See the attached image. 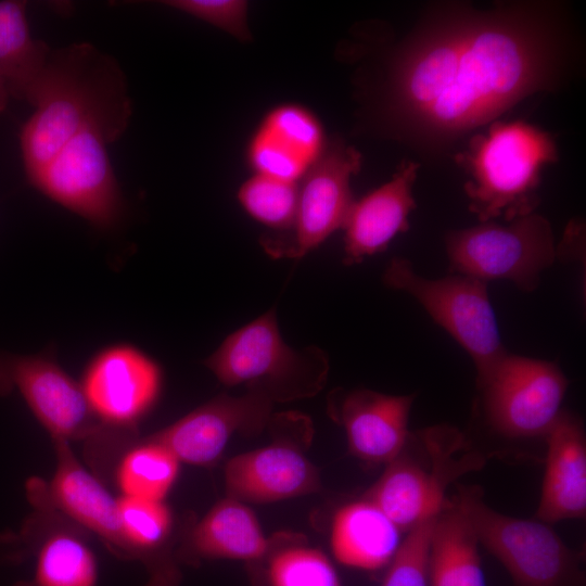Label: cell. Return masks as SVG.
<instances>
[{
	"label": "cell",
	"mask_w": 586,
	"mask_h": 586,
	"mask_svg": "<svg viewBox=\"0 0 586 586\" xmlns=\"http://www.w3.org/2000/svg\"><path fill=\"white\" fill-rule=\"evenodd\" d=\"M555 60L550 37L530 16L457 10L422 29L398 55L391 105L412 130L462 135L546 89Z\"/></svg>",
	"instance_id": "obj_1"
},
{
	"label": "cell",
	"mask_w": 586,
	"mask_h": 586,
	"mask_svg": "<svg viewBox=\"0 0 586 586\" xmlns=\"http://www.w3.org/2000/svg\"><path fill=\"white\" fill-rule=\"evenodd\" d=\"M127 88L112 58L90 43L51 50L29 104L35 107L20 132L27 180H31L116 92Z\"/></svg>",
	"instance_id": "obj_2"
},
{
	"label": "cell",
	"mask_w": 586,
	"mask_h": 586,
	"mask_svg": "<svg viewBox=\"0 0 586 586\" xmlns=\"http://www.w3.org/2000/svg\"><path fill=\"white\" fill-rule=\"evenodd\" d=\"M558 160L552 136L522 120H495L455 156L468 179L469 211L480 222L534 213L544 167Z\"/></svg>",
	"instance_id": "obj_3"
},
{
	"label": "cell",
	"mask_w": 586,
	"mask_h": 586,
	"mask_svg": "<svg viewBox=\"0 0 586 586\" xmlns=\"http://www.w3.org/2000/svg\"><path fill=\"white\" fill-rule=\"evenodd\" d=\"M131 112L127 88L116 92L29 184L92 226L114 227L122 218L124 201L109 145L124 133Z\"/></svg>",
	"instance_id": "obj_4"
},
{
	"label": "cell",
	"mask_w": 586,
	"mask_h": 586,
	"mask_svg": "<svg viewBox=\"0 0 586 586\" xmlns=\"http://www.w3.org/2000/svg\"><path fill=\"white\" fill-rule=\"evenodd\" d=\"M205 366L221 384L244 385L245 391L273 404L315 396L329 373L328 356L321 348L298 349L283 341L275 309L228 335Z\"/></svg>",
	"instance_id": "obj_5"
},
{
	"label": "cell",
	"mask_w": 586,
	"mask_h": 586,
	"mask_svg": "<svg viewBox=\"0 0 586 586\" xmlns=\"http://www.w3.org/2000/svg\"><path fill=\"white\" fill-rule=\"evenodd\" d=\"M451 501L483 545L507 570L512 586H585L583 555L538 519L491 508L477 487L458 486Z\"/></svg>",
	"instance_id": "obj_6"
},
{
	"label": "cell",
	"mask_w": 586,
	"mask_h": 586,
	"mask_svg": "<svg viewBox=\"0 0 586 586\" xmlns=\"http://www.w3.org/2000/svg\"><path fill=\"white\" fill-rule=\"evenodd\" d=\"M419 436L429 454V466L412 457L405 447L385 464L380 477L362 495L405 534L434 519L449 500L446 498L448 485L464 472L477 469L483 461L474 453L459 455L464 441L451 426L435 425Z\"/></svg>",
	"instance_id": "obj_7"
},
{
	"label": "cell",
	"mask_w": 586,
	"mask_h": 586,
	"mask_svg": "<svg viewBox=\"0 0 586 586\" xmlns=\"http://www.w3.org/2000/svg\"><path fill=\"white\" fill-rule=\"evenodd\" d=\"M391 289L411 295L469 354L479 388L507 354L492 307L487 282L464 275L429 279L405 258H393L382 276Z\"/></svg>",
	"instance_id": "obj_8"
},
{
	"label": "cell",
	"mask_w": 586,
	"mask_h": 586,
	"mask_svg": "<svg viewBox=\"0 0 586 586\" xmlns=\"http://www.w3.org/2000/svg\"><path fill=\"white\" fill-rule=\"evenodd\" d=\"M506 222L485 221L448 232L445 246L450 271L486 282L509 280L532 292L558 254L551 225L535 212Z\"/></svg>",
	"instance_id": "obj_9"
},
{
	"label": "cell",
	"mask_w": 586,
	"mask_h": 586,
	"mask_svg": "<svg viewBox=\"0 0 586 586\" xmlns=\"http://www.w3.org/2000/svg\"><path fill=\"white\" fill-rule=\"evenodd\" d=\"M17 391L52 441L86 442L112 449L119 431L104 425L93 412L81 384L48 354L0 352V396Z\"/></svg>",
	"instance_id": "obj_10"
},
{
	"label": "cell",
	"mask_w": 586,
	"mask_h": 586,
	"mask_svg": "<svg viewBox=\"0 0 586 586\" xmlns=\"http://www.w3.org/2000/svg\"><path fill=\"white\" fill-rule=\"evenodd\" d=\"M270 444L229 459L224 470L227 497L246 505L311 495L321 488L318 468L306 455L310 420L298 412L275 413Z\"/></svg>",
	"instance_id": "obj_11"
},
{
	"label": "cell",
	"mask_w": 586,
	"mask_h": 586,
	"mask_svg": "<svg viewBox=\"0 0 586 586\" xmlns=\"http://www.w3.org/2000/svg\"><path fill=\"white\" fill-rule=\"evenodd\" d=\"M361 153L340 139L322 153L297 183L292 225L260 237L264 251L275 258H300L342 229L355 201L351 180L361 168Z\"/></svg>",
	"instance_id": "obj_12"
},
{
	"label": "cell",
	"mask_w": 586,
	"mask_h": 586,
	"mask_svg": "<svg viewBox=\"0 0 586 586\" xmlns=\"http://www.w3.org/2000/svg\"><path fill=\"white\" fill-rule=\"evenodd\" d=\"M566 388L555 362L509 353L480 387L488 423L511 438L545 437L562 412Z\"/></svg>",
	"instance_id": "obj_13"
},
{
	"label": "cell",
	"mask_w": 586,
	"mask_h": 586,
	"mask_svg": "<svg viewBox=\"0 0 586 586\" xmlns=\"http://www.w3.org/2000/svg\"><path fill=\"white\" fill-rule=\"evenodd\" d=\"M34 512L17 535L24 557H35L31 576L13 586H98L99 565L87 531L52 507L35 477L26 483Z\"/></svg>",
	"instance_id": "obj_14"
},
{
	"label": "cell",
	"mask_w": 586,
	"mask_h": 586,
	"mask_svg": "<svg viewBox=\"0 0 586 586\" xmlns=\"http://www.w3.org/2000/svg\"><path fill=\"white\" fill-rule=\"evenodd\" d=\"M273 405L251 391L219 394L146 438L168 448L180 462L212 467L234 435L257 434L268 428Z\"/></svg>",
	"instance_id": "obj_15"
},
{
	"label": "cell",
	"mask_w": 586,
	"mask_h": 586,
	"mask_svg": "<svg viewBox=\"0 0 586 586\" xmlns=\"http://www.w3.org/2000/svg\"><path fill=\"white\" fill-rule=\"evenodd\" d=\"M158 366L130 345H114L89 364L81 387L99 420L115 430L136 433L137 422L161 391Z\"/></svg>",
	"instance_id": "obj_16"
},
{
	"label": "cell",
	"mask_w": 586,
	"mask_h": 586,
	"mask_svg": "<svg viewBox=\"0 0 586 586\" xmlns=\"http://www.w3.org/2000/svg\"><path fill=\"white\" fill-rule=\"evenodd\" d=\"M415 395H388L368 388L335 390L330 417L345 431L349 453L368 463L386 464L406 447Z\"/></svg>",
	"instance_id": "obj_17"
},
{
	"label": "cell",
	"mask_w": 586,
	"mask_h": 586,
	"mask_svg": "<svg viewBox=\"0 0 586 586\" xmlns=\"http://www.w3.org/2000/svg\"><path fill=\"white\" fill-rule=\"evenodd\" d=\"M326 144L322 127L310 111L284 104L260 122L251 138L247 160L255 174L298 182Z\"/></svg>",
	"instance_id": "obj_18"
},
{
	"label": "cell",
	"mask_w": 586,
	"mask_h": 586,
	"mask_svg": "<svg viewBox=\"0 0 586 586\" xmlns=\"http://www.w3.org/2000/svg\"><path fill=\"white\" fill-rule=\"evenodd\" d=\"M419 167L416 162L403 161L387 182L354 201L342 228L344 264H359L384 251L398 233L409 229Z\"/></svg>",
	"instance_id": "obj_19"
},
{
	"label": "cell",
	"mask_w": 586,
	"mask_h": 586,
	"mask_svg": "<svg viewBox=\"0 0 586 586\" xmlns=\"http://www.w3.org/2000/svg\"><path fill=\"white\" fill-rule=\"evenodd\" d=\"M277 543L265 535L249 505L226 496L183 530L176 555L186 563L217 559L254 562L267 559Z\"/></svg>",
	"instance_id": "obj_20"
},
{
	"label": "cell",
	"mask_w": 586,
	"mask_h": 586,
	"mask_svg": "<svg viewBox=\"0 0 586 586\" xmlns=\"http://www.w3.org/2000/svg\"><path fill=\"white\" fill-rule=\"evenodd\" d=\"M547 456L535 518L552 524L586 512V437L582 421L562 410L546 434Z\"/></svg>",
	"instance_id": "obj_21"
},
{
	"label": "cell",
	"mask_w": 586,
	"mask_h": 586,
	"mask_svg": "<svg viewBox=\"0 0 586 586\" xmlns=\"http://www.w3.org/2000/svg\"><path fill=\"white\" fill-rule=\"evenodd\" d=\"M404 534L378 506L361 497L335 512L330 547L341 564L372 572L390 564Z\"/></svg>",
	"instance_id": "obj_22"
},
{
	"label": "cell",
	"mask_w": 586,
	"mask_h": 586,
	"mask_svg": "<svg viewBox=\"0 0 586 586\" xmlns=\"http://www.w3.org/2000/svg\"><path fill=\"white\" fill-rule=\"evenodd\" d=\"M479 540L449 499L437 514L429 551V586H486Z\"/></svg>",
	"instance_id": "obj_23"
},
{
	"label": "cell",
	"mask_w": 586,
	"mask_h": 586,
	"mask_svg": "<svg viewBox=\"0 0 586 586\" xmlns=\"http://www.w3.org/2000/svg\"><path fill=\"white\" fill-rule=\"evenodd\" d=\"M26 9V1H0V77L10 98L28 103L52 49L31 36Z\"/></svg>",
	"instance_id": "obj_24"
},
{
	"label": "cell",
	"mask_w": 586,
	"mask_h": 586,
	"mask_svg": "<svg viewBox=\"0 0 586 586\" xmlns=\"http://www.w3.org/2000/svg\"><path fill=\"white\" fill-rule=\"evenodd\" d=\"M180 463L165 446L146 437L137 440L116 464L122 496L164 500L178 477Z\"/></svg>",
	"instance_id": "obj_25"
},
{
	"label": "cell",
	"mask_w": 586,
	"mask_h": 586,
	"mask_svg": "<svg viewBox=\"0 0 586 586\" xmlns=\"http://www.w3.org/2000/svg\"><path fill=\"white\" fill-rule=\"evenodd\" d=\"M267 560L270 586H342L332 561L317 548L277 543Z\"/></svg>",
	"instance_id": "obj_26"
},
{
	"label": "cell",
	"mask_w": 586,
	"mask_h": 586,
	"mask_svg": "<svg viewBox=\"0 0 586 586\" xmlns=\"http://www.w3.org/2000/svg\"><path fill=\"white\" fill-rule=\"evenodd\" d=\"M297 183L255 174L240 187L238 199L253 218L271 229L284 231L295 216Z\"/></svg>",
	"instance_id": "obj_27"
},
{
	"label": "cell",
	"mask_w": 586,
	"mask_h": 586,
	"mask_svg": "<svg viewBox=\"0 0 586 586\" xmlns=\"http://www.w3.org/2000/svg\"><path fill=\"white\" fill-rule=\"evenodd\" d=\"M436 517L406 533L380 586H429V551Z\"/></svg>",
	"instance_id": "obj_28"
},
{
	"label": "cell",
	"mask_w": 586,
	"mask_h": 586,
	"mask_svg": "<svg viewBox=\"0 0 586 586\" xmlns=\"http://www.w3.org/2000/svg\"><path fill=\"white\" fill-rule=\"evenodd\" d=\"M164 5L206 22L232 37L251 40L247 25V2L243 0H169Z\"/></svg>",
	"instance_id": "obj_29"
},
{
	"label": "cell",
	"mask_w": 586,
	"mask_h": 586,
	"mask_svg": "<svg viewBox=\"0 0 586 586\" xmlns=\"http://www.w3.org/2000/svg\"><path fill=\"white\" fill-rule=\"evenodd\" d=\"M16 562H20V559L15 535L12 533L0 534V564Z\"/></svg>",
	"instance_id": "obj_30"
},
{
	"label": "cell",
	"mask_w": 586,
	"mask_h": 586,
	"mask_svg": "<svg viewBox=\"0 0 586 586\" xmlns=\"http://www.w3.org/2000/svg\"><path fill=\"white\" fill-rule=\"evenodd\" d=\"M9 99H10V94L8 92V89L3 80L0 77V114L5 110Z\"/></svg>",
	"instance_id": "obj_31"
}]
</instances>
